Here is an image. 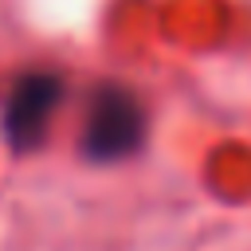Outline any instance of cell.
I'll list each match as a JSON object with an SVG mask.
<instances>
[{
    "instance_id": "1",
    "label": "cell",
    "mask_w": 251,
    "mask_h": 251,
    "mask_svg": "<svg viewBox=\"0 0 251 251\" xmlns=\"http://www.w3.org/2000/svg\"><path fill=\"white\" fill-rule=\"evenodd\" d=\"M141 133H145V118L133 94L118 86H106L94 94L86 110V129H82V149L90 161H118L133 153L141 145Z\"/></svg>"
},
{
    "instance_id": "2",
    "label": "cell",
    "mask_w": 251,
    "mask_h": 251,
    "mask_svg": "<svg viewBox=\"0 0 251 251\" xmlns=\"http://www.w3.org/2000/svg\"><path fill=\"white\" fill-rule=\"evenodd\" d=\"M63 98V82L55 75H43V71H31V75H20L4 98V137L12 149L27 153L43 141L51 118H55V106Z\"/></svg>"
}]
</instances>
